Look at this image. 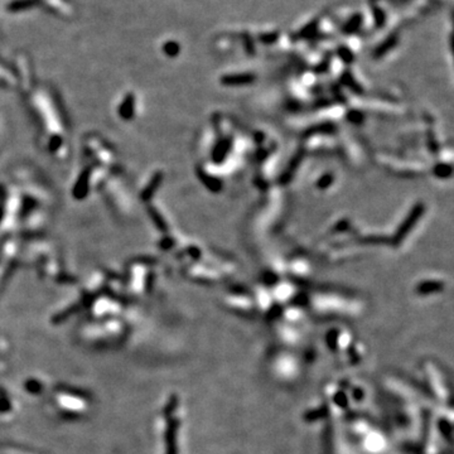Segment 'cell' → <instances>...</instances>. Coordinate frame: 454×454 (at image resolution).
Segmentation results:
<instances>
[{
  "label": "cell",
  "mask_w": 454,
  "mask_h": 454,
  "mask_svg": "<svg viewBox=\"0 0 454 454\" xmlns=\"http://www.w3.org/2000/svg\"><path fill=\"white\" fill-rule=\"evenodd\" d=\"M274 372L282 380H291L299 375V362L294 356L280 353L274 358Z\"/></svg>",
  "instance_id": "1"
},
{
  "label": "cell",
  "mask_w": 454,
  "mask_h": 454,
  "mask_svg": "<svg viewBox=\"0 0 454 454\" xmlns=\"http://www.w3.org/2000/svg\"><path fill=\"white\" fill-rule=\"evenodd\" d=\"M398 42H399L398 34L391 33L390 36H387V37L385 38L384 42L380 43V44L376 47L375 52H373V57H375V58H380V57L385 56V54H386L390 49H392L396 44H398Z\"/></svg>",
  "instance_id": "2"
},
{
  "label": "cell",
  "mask_w": 454,
  "mask_h": 454,
  "mask_svg": "<svg viewBox=\"0 0 454 454\" xmlns=\"http://www.w3.org/2000/svg\"><path fill=\"white\" fill-rule=\"evenodd\" d=\"M362 23H364V17H362L361 13H355L353 15H351L347 22L344 23V26L342 27V32L347 36L357 33L362 27Z\"/></svg>",
  "instance_id": "3"
},
{
  "label": "cell",
  "mask_w": 454,
  "mask_h": 454,
  "mask_svg": "<svg viewBox=\"0 0 454 454\" xmlns=\"http://www.w3.org/2000/svg\"><path fill=\"white\" fill-rule=\"evenodd\" d=\"M255 77L252 75L244 74V75H229L222 79V82L225 85H245L254 81Z\"/></svg>",
  "instance_id": "4"
},
{
  "label": "cell",
  "mask_w": 454,
  "mask_h": 454,
  "mask_svg": "<svg viewBox=\"0 0 454 454\" xmlns=\"http://www.w3.org/2000/svg\"><path fill=\"white\" fill-rule=\"evenodd\" d=\"M371 10H372V17L373 20H375L376 28L385 27V24H386V13L378 5H372L371 6Z\"/></svg>",
  "instance_id": "5"
},
{
  "label": "cell",
  "mask_w": 454,
  "mask_h": 454,
  "mask_svg": "<svg viewBox=\"0 0 454 454\" xmlns=\"http://www.w3.org/2000/svg\"><path fill=\"white\" fill-rule=\"evenodd\" d=\"M318 26H319V20L318 19H313L312 22H309L304 28L300 29V32L298 33L299 38H310L313 37L314 34L317 33L318 31Z\"/></svg>",
  "instance_id": "6"
},
{
  "label": "cell",
  "mask_w": 454,
  "mask_h": 454,
  "mask_svg": "<svg viewBox=\"0 0 454 454\" xmlns=\"http://www.w3.org/2000/svg\"><path fill=\"white\" fill-rule=\"evenodd\" d=\"M279 38V33L278 32H270V33H262L259 36L260 42L262 43H275Z\"/></svg>",
  "instance_id": "7"
},
{
  "label": "cell",
  "mask_w": 454,
  "mask_h": 454,
  "mask_svg": "<svg viewBox=\"0 0 454 454\" xmlns=\"http://www.w3.org/2000/svg\"><path fill=\"white\" fill-rule=\"evenodd\" d=\"M338 56L341 57L342 61H344V62H347V63L352 62L353 58H355V56H353L352 52L350 51V48L344 47V45H342V47H339L338 48Z\"/></svg>",
  "instance_id": "8"
},
{
  "label": "cell",
  "mask_w": 454,
  "mask_h": 454,
  "mask_svg": "<svg viewBox=\"0 0 454 454\" xmlns=\"http://www.w3.org/2000/svg\"><path fill=\"white\" fill-rule=\"evenodd\" d=\"M417 216H419V212L414 211V213H413L412 216L409 217V220H408V223H405V225H404L403 227L400 229V234L401 235H403V234L405 235V231H408V230H409V227L413 225V222L415 223V220L417 218Z\"/></svg>",
  "instance_id": "9"
}]
</instances>
